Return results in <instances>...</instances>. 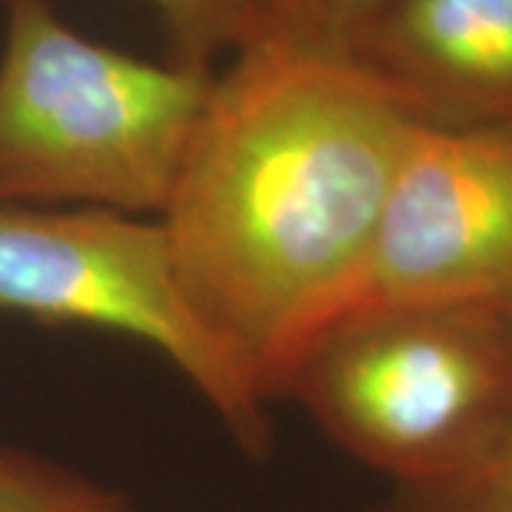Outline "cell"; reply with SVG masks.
Returning a JSON list of instances; mask_svg holds the SVG:
<instances>
[{"instance_id":"cell-1","label":"cell","mask_w":512,"mask_h":512,"mask_svg":"<svg viewBox=\"0 0 512 512\" xmlns=\"http://www.w3.org/2000/svg\"><path fill=\"white\" fill-rule=\"evenodd\" d=\"M419 120L353 52L282 26L214 74L160 222L194 308L268 402L353 305Z\"/></svg>"},{"instance_id":"cell-2","label":"cell","mask_w":512,"mask_h":512,"mask_svg":"<svg viewBox=\"0 0 512 512\" xmlns=\"http://www.w3.org/2000/svg\"><path fill=\"white\" fill-rule=\"evenodd\" d=\"M0 205L160 217L217 72L80 35L49 0H3Z\"/></svg>"},{"instance_id":"cell-3","label":"cell","mask_w":512,"mask_h":512,"mask_svg":"<svg viewBox=\"0 0 512 512\" xmlns=\"http://www.w3.org/2000/svg\"><path fill=\"white\" fill-rule=\"evenodd\" d=\"M279 396L399 484L458 467L512 413V328L490 305H367L299 353Z\"/></svg>"},{"instance_id":"cell-4","label":"cell","mask_w":512,"mask_h":512,"mask_svg":"<svg viewBox=\"0 0 512 512\" xmlns=\"http://www.w3.org/2000/svg\"><path fill=\"white\" fill-rule=\"evenodd\" d=\"M0 313L143 342L183 373L248 456L271 450L268 399L194 308L160 217L0 205Z\"/></svg>"},{"instance_id":"cell-5","label":"cell","mask_w":512,"mask_h":512,"mask_svg":"<svg viewBox=\"0 0 512 512\" xmlns=\"http://www.w3.org/2000/svg\"><path fill=\"white\" fill-rule=\"evenodd\" d=\"M510 302L512 123L421 117L348 311Z\"/></svg>"},{"instance_id":"cell-6","label":"cell","mask_w":512,"mask_h":512,"mask_svg":"<svg viewBox=\"0 0 512 512\" xmlns=\"http://www.w3.org/2000/svg\"><path fill=\"white\" fill-rule=\"evenodd\" d=\"M350 52L424 120L512 123V0H387Z\"/></svg>"},{"instance_id":"cell-7","label":"cell","mask_w":512,"mask_h":512,"mask_svg":"<svg viewBox=\"0 0 512 512\" xmlns=\"http://www.w3.org/2000/svg\"><path fill=\"white\" fill-rule=\"evenodd\" d=\"M163 23L168 63L217 72L279 26V0H148Z\"/></svg>"},{"instance_id":"cell-8","label":"cell","mask_w":512,"mask_h":512,"mask_svg":"<svg viewBox=\"0 0 512 512\" xmlns=\"http://www.w3.org/2000/svg\"><path fill=\"white\" fill-rule=\"evenodd\" d=\"M387 512H512V413L458 467L399 484Z\"/></svg>"},{"instance_id":"cell-9","label":"cell","mask_w":512,"mask_h":512,"mask_svg":"<svg viewBox=\"0 0 512 512\" xmlns=\"http://www.w3.org/2000/svg\"><path fill=\"white\" fill-rule=\"evenodd\" d=\"M0 512H137L126 495L52 458L0 444Z\"/></svg>"},{"instance_id":"cell-10","label":"cell","mask_w":512,"mask_h":512,"mask_svg":"<svg viewBox=\"0 0 512 512\" xmlns=\"http://www.w3.org/2000/svg\"><path fill=\"white\" fill-rule=\"evenodd\" d=\"M387 0H279V26L336 49H353Z\"/></svg>"},{"instance_id":"cell-11","label":"cell","mask_w":512,"mask_h":512,"mask_svg":"<svg viewBox=\"0 0 512 512\" xmlns=\"http://www.w3.org/2000/svg\"><path fill=\"white\" fill-rule=\"evenodd\" d=\"M501 311H504V316H507V322H510V328H512V302L510 305H504Z\"/></svg>"},{"instance_id":"cell-12","label":"cell","mask_w":512,"mask_h":512,"mask_svg":"<svg viewBox=\"0 0 512 512\" xmlns=\"http://www.w3.org/2000/svg\"><path fill=\"white\" fill-rule=\"evenodd\" d=\"M367 512H387V507H382V510H367Z\"/></svg>"}]
</instances>
